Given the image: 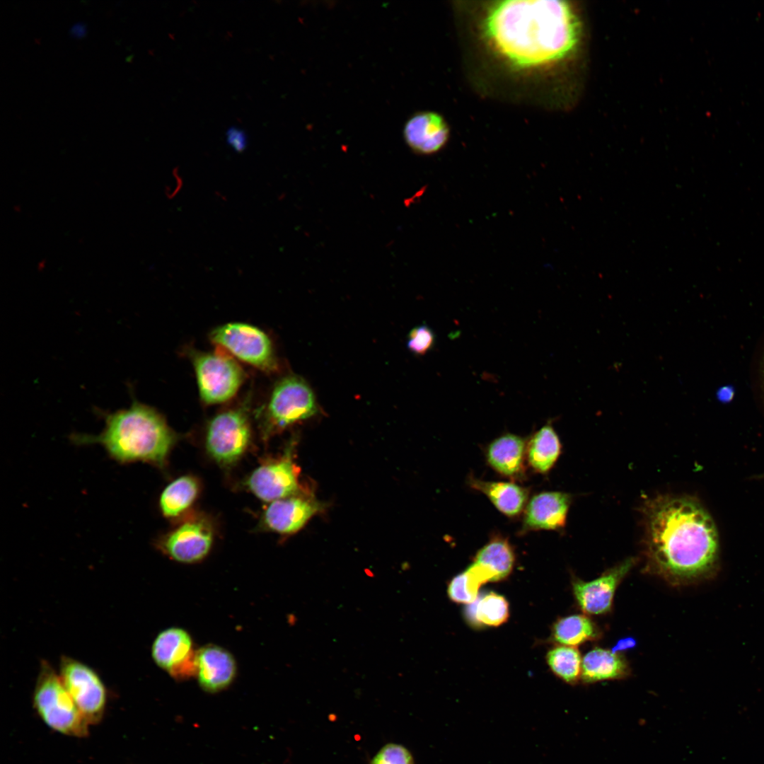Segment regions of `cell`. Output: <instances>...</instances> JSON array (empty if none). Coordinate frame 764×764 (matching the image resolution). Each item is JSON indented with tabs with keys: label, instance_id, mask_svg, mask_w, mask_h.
<instances>
[{
	"label": "cell",
	"instance_id": "28",
	"mask_svg": "<svg viewBox=\"0 0 764 764\" xmlns=\"http://www.w3.org/2000/svg\"><path fill=\"white\" fill-rule=\"evenodd\" d=\"M434 344L435 335L432 330L425 325L412 328L408 335L407 348L416 355L426 354Z\"/></svg>",
	"mask_w": 764,
	"mask_h": 764
},
{
	"label": "cell",
	"instance_id": "4",
	"mask_svg": "<svg viewBox=\"0 0 764 764\" xmlns=\"http://www.w3.org/2000/svg\"><path fill=\"white\" fill-rule=\"evenodd\" d=\"M33 702L40 719L52 730L78 738L88 735V722L78 709L59 674L46 661L40 664Z\"/></svg>",
	"mask_w": 764,
	"mask_h": 764
},
{
	"label": "cell",
	"instance_id": "13",
	"mask_svg": "<svg viewBox=\"0 0 764 764\" xmlns=\"http://www.w3.org/2000/svg\"><path fill=\"white\" fill-rule=\"evenodd\" d=\"M195 654L189 633L180 627H169L159 632L151 647L155 664L174 677L195 674Z\"/></svg>",
	"mask_w": 764,
	"mask_h": 764
},
{
	"label": "cell",
	"instance_id": "5",
	"mask_svg": "<svg viewBox=\"0 0 764 764\" xmlns=\"http://www.w3.org/2000/svg\"><path fill=\"white\" fill-rule=\"evenodd\" d=\"M318 412L316 396L306 381L296 375L279 380L272 388L263 415L265 431L271 433L306 419Z\"/></svg>",
	"mask_w": 764,
	"mask_h": 764
},
{
	"label": "cell",
	"instance_id": "30",
	"mask_svg": "<svg viewBox=\"0 0 764 764\" xmlns=\"http://www.w3.org/2000/svg\"><path fill=\"white\" fill-rule=\"evenodd\" d=\"M226 141L233 150L241 153L247 147L248 137L244 130L236 127H231L226 131Z\"/></svg>",
	"mask_w": 764,
	"mask_h": 764
},
{
	"label": "cell",
	"instance_id": "26",
	"mask_svg": "<svg viewBox=\"0 0 764 764\" xmlns=\"http://www.w3.org/2000/svg\"><path fill=\"white\" fill-rule=\"evenodd\" d=\"M465 615L470 625L497 627L509 617V603L502 595L490 592L469 604Z\"/></svg>",
	"mask_w": 764,
	"mask_h": 764
},
{
	"label": "cell",
	"instance_id": "24",
	"mask_svg": "<svg viewBox=\"0 0 764 764\" xmlns=\"http://www.w3.org/2000/svg\"><path fill=\"white\" fill-rule=\"evenodd\" d=\"M473 562L490 570L494 575V582L499 581L511 573L515 555L507 539L495 537L478 551Z\"/></svg>",
	"mask_w": 764,
	"mask_h": 764
},
{
	"label": "cell",
	"instance_id": "16",
	"mask_svg": "<svg viewBox=\"0 0 764 764\" xmlns=\"http://www.w3.org/2000/svg\"><path fill=\"white\" fill-rule=\"evenodd\" d=\"M195 665L199 685L209 693L226 688L236 674V663L232 654L214 644L205 645L196 652Z\"/></svg>",
	"mask_w": 764,
	"mask_h": 764
},
{
	"label": "cell",
	"instance_id": "15",
	"mask_svg": "<svg viewBox=\"0 0 764 764\" xmlns=\"http://www.w3.org/2000/svg\"><path fill=\"white\" fill-rule=\"evenodd\" d=\"M320 509L316 501L295 494L272 502L265 510L262 521L270 531L291 534L303 528Z\"/></svg>",
	"mask_w": 764,
	"mask_h": 764
},
{
	"label": "cell",
	"instance_id": "21",
	"mask_svg": "<svg viewBox=\"0 0 764 764\" xmlns=\"http://www.w3.org/2000/svg\"><path fill=\"white\" fill-rule=\"evenodd\" d=\"M602 631L588 615L572 614L559 618L552 625L551 639L559 645L577 647L599 639Z\"/></svg>",
	"mask_w": 764,
	"mask_h": 764
},
{
	"label": "cell",
	"instance_id": "3",
	"mask_svg": "<svg viewBox=\"0 0 764 764\" xmlns=\"http://www.w3.org/2000/svg\"><path fill=\"white\" fill-rule=\"evenodd\" d=\"M104 419L100 434L74 435L73 440L100 444L120 463L144 461L164 466L176 436L154 408L134 400L127 408L104 414Z\"/></svg>",
	"mask_w": 764,
	"mask_h": 764
},
{
	"label": "cell",
	"instance_id": "18",
	"mask_svg": "<svg viewBox=\"0 0 764 764\" xmlns=\"http://www.w3.org/2000/svg\"><path fill=\"white\" fill-rule=\"evenodd\" d=\"M526 440L513 434H506L493 440L487 446L486 458L489 465L499 474L518 478L524 471L526 455Z\"/></svg>",
	"mask_w": 764,
	"mask_h": 764
},
{
	"label": "cell",
	"instance_id": "10",
	"mask_svg": "<svg viewBox=\"0 0 764 764\" xmlns=\"http://www.w3.org/2000/svg\"><path fill=\"white\" fill-rule=\"evenodd\" d=\"M636 562L635 557L627 558L590 581L574 577L572 580V593L583 613L601 615L610 613L618 586Z\"/></svg>",
	"mask_w": 764,
	"mask_h": 764
},
{
	"label": "cell",
	"instance_id": "6",
	"mask_svg": "<svg viewBox=\"0 0 764 764\" xmlns=\"http://www.w3.org/2000/svg\"><path fill=\"white\" fill-rule=\"evenodd\" d=\"M199 393L207 405L229 400L244 380V372L234 359L221 352H191Z\"/></svg>",
	"mask_w": 764,
	"mask_h": 764
},
{
	"label": "cell",
	"instance_id": "17",
	"mask_svg": "<svg viewBox=\"0 0 764 764\" xmlns=\"http://www.w3.org/2000/svg\"><path fill=\"white\" fill-rule=\"evenodd\" d=\"M403 136L407 146L415 153L429 155L440 151L446 144L449 129L441 115L434 112H422L412 116L405 123Z\"/></svg>",
	"mask_w": 764,
	"mask_h": 764
},
{
	"label": "cell",
	"instance_id": "11",
	"mask_svg": "<svg viewBox=\"0 0 764 764\" xmlns=\"http://www.w3.org/2000/svg\"><path fill=\"white\" fill-rule=\"evenodd\" d=\"M213 540L214 532L209 523L201 517H192L165 535L158 545L174 560L194 563L208 555Z\"/></svg>",
	"mask_w": 764,
	"mask_h": 764
},
{
	"label": "cell",
	"instance_id": "22",
	"mask_svg": "<svg viewBox=\"0 0 764 764\" xmlns=\"http://www.w3.org/2000/svg\"><path fill=\"white\" fill-rule=\"evenodd\" d=\"M561 443L550 423L538 429L526 446V456L532 468L540 473H548L555 465L561 453Z\"/></svg>",
	"mask_w": 764,
	"mask_h": 764
},
{
	"label": "cell",
	"instance_id": "23",
	"mask_svg": "<svg viewBox=\"0 0 764 764\" xmlns=\"http://www.w3.org/2000/svg\"><path fill=\"white\" fill-rule=\"evenodd\" d=\"M199 492V485L194 477L184 475L175 479L166 487L160 496L159 507L162 514L168 518L180 515L194 503Z\"/></svg>",
	"mask_w": 764,
	"mask_h": 764
},
{
	"label": "cell",
	"instance_id": "27",
	"mask_svg": "<svg viewBox=\"0 0 764 764\" xmlns=\"http://www.w3.org/2000/svg\"><path fill=\"white\" fill-rule=\"evenodd\" d=\"M546 662L565 683L574 685L581 681L582 658L577 647L557 644L548 650Z\"/></svg>",
	"mask_w": 764,
	"mask_h": 764
},
{
	"label": "cell",
	"instance_id": "33",
	"mask_svg": "<svg viewBox=\"0 0 764 764\" xmlns=\"http://www.w3.org/2000/svg\"><path fill=\"white\" fill-rule=\"evenodd\" d=\"M86 25L81 22H77L70 28L69 33L74 37H82L86 34Z\"/></svg>",
	"mask_w": 764,
	"mask_h": 764
},
{
	"label": "cell",
	"instance_id": "12",
	"mask_svg": "<svg viewBox=\"0 0 764 764\" xmlns=\"http://www.w3.org/2000/svg\"><path fill=\"white\" fill-rule=\"evenodd\" d=\"M299 475V468L287 453L261 464L250 474L246 485L257 498L272 502L298 493Z\"/></svg>",
	"mask_w": 764,
	"mask_h": 764
},
{
	"label": "cell",
	"instance_id": "31",
	"mask_svg": "<svg viewBox=\"0 0 764 764\" xmlns=\"http://www.w3.org/2000/svg\"><path fill=\"white\" fill-rule=\"evenodd\" d=\"M637 645V639L631 636L622 637L616 641L610 650L613 653H620L634 649Z\"/></svg>",
	"mask_w": 764,
	"mask_h": 764
},
{
	"label": "cell",
	"instance_id": "32",
	"mask_svg": "<svg viewBox=\"0 0 764 764\" xmlns=\"http://www.w3.org/2000/svg\"><path fill=\"white\" fill-rule=\"evenodd\" d=\"M734 395V388L731 386L728 385L720 387L716 393L717 400L721 403L731 402L733 400Z\"/></svg>",
	"mask_w": 764,
	"mask_h": 764
},
{
	"label": "cell",
	"instance_id": "9",
	"mask_svg": "<svg viewBox=\"0 0 764 764\" xmlns=\"http://www.w3.org/2000/svg\"><path fill=\"white\" fill-rule=\"evenodd\" d=\"M59 674L88 724L100 723L105 712L108 695L98 674L84 663L66 656L60 659Z\"/></svg>",
	"mask_w": 764,
	"mask_h": 764
},
{
	"label": "cell",
	"instance_id": "2",
	"mask_svg": "<svg viewBox=\"0 0 764 764\" xmlns=\"http://www.w3.org/2000/svg\"><path fill=\"white\" fill-rule=\"evenodd\" d=\"M482 30L492 48L510 64L532 68L570 55L579 42L581 25L568 1L505 0L488 8Z\"/></svg>",
	"mask_w": 764,
	"mask_h": 764
},
{
	"label": "cell",
	"instance_id": "19",
	"mask_svg": "<svg viewBox=\"0 0 764 764\" xmlns=\"http://www.w3.org/2000/svg\"><path fill=\"white\" fill-rule=\"evenodd\" d=\"M630 673L629 663L623 654L596 647L582 658L581 681L592 684L603 681L620 680Z\"/></svg>",
	"mask_w": 764,
	"mask_h": 764
},
{
	"label": "cell",
	"instance_id": "20",
	"mask_svg": "<svg viewBox=\"0 0 764 764\" xmlns=\"http://www.w3.org/2000/svg\"><path fill=\"white\" fill-rule=\"evenodd\" d=\"M469 485L485 494L499 511L509 517L519 515L528 503V489L513 482L485 481L470 478Z\"/></svg>",
	"mask_w": 764,
	"mask_h": 764
},
{
	"label": "cell",
	"instance_id": "34",
	"mask_svg": "<svg viewBox=\"0 0 764 764\" xmlns=\"http://www.w3.org/2000/svg\"><path fill=\"white\" fill-rule=\"evenodd\" d=\"M760 380H761V389H762V393H763V400H764V354H763V356L762 361L760 362Z\"/></svg>",
	"mask_w": 764,
	"mask_h": 764
},
{
	"label": "cell",
	"instance_id": "7",
	"mask_svg": "<svg viewBox=\"0 0 764 764\" xmlns=\"http://www.w3.org/2000/svg\"><path fill=\"white\" fill-rule=\"evenodd\" d=\"M211 340L238 359L266 372L278 369L272 343L262 330L243 323H230L216 328Z\"/></svg>",
	"mask_w": 764,
	"mask_h": 764
},
{
	"label": "cell",
	"instance_id": "8",
	"mask_svg": "<svg viewBox=\"0 0 764 764\" xmlns=\"http://www.w3.org/2000/svg\"><path fill=\"white\" fill-rule=\"evenodd\" d=\"M251 440L249 419L243 408L229 409L216 415L206 432L205 446L218 463L228 465L245 452Z\"/></svg>",
	"mask_w": 764,
	"mask_h": 764
},
{
	"label": "cell",
	"instance_id": "14",
	"mask_svg": "<svg viewBox=\"0 0 764 764\" xmlns=\"http://www.w3.org/2000/svg\"><path fill=\"white\" fill-rule=\"evenodd\" d=\"M572 495L562 492L535 494L525 509L521 532L560 530L566 524Z\"/></svg>",
	"mask_w": 764,
	"mask_h": 764
},
{
	"label": "cell",
	"instance_id": "1",
	"mask_svg": "<svg viewBox=\"0 0 764 764\" xmlns=\"http://www.w3.org/2000/svg\"><path fill=\"white\" fill-rule=\"evenodd\" d=\"M644 570L672 586L707 577L718 555V535L708 512L695 499L664 494L642 507Z\"/></svg>",
	"mask_w": 764,
	"mask_h": 764
},
{
	"label": "cell",
	"instance_id": "25",
	"mask_svg": "<svg viewBox=\"0 0 764 764\" xmlns=\"http://www.w3.org/2000/svg\"><path fill=\"white\" fill-rule=\"evenodd\" d=\"M488 581H494L492 573L483 566L473 562L449 581L448 596L455 603L470 604L478 598L480 586Z\"/></svg>",
	"mask_w": 764,
	"mask_h": 764
},
{
	"label": "cell",
	"instance_id": "29",
	"mask_svg": "<svg viewBox=\"0 0 764 764\" xmlns=\"http://www.w3.org/2000/svg\"><path fill=\"white\" fill-rule=\"evenodd\" d=\"M371 764H414L410 751L400 744L388 743L373 758Z\"/></svg>",
	"mask_w": 764,
	"mask_h": 764
}]
</instances>
